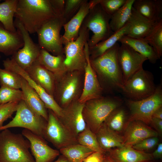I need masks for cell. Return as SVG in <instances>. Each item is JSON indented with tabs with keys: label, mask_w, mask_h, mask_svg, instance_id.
I'll return each instance as SVG.
<instances>
[{
	"label": "cell",
	"mask_w": 162,
	"mask_h": 162,
	"mask_svg": "<svg viewBox=\"0 0 162 162\" xmlns=\"http://www.w3.org/2000/svg\"><path fill=\"white\" fill-rule=\"evenodd\" d=\"M57 16L50 0H18L14 17L32 34Z\"/></svg>",
	"instance_id": "6da1fadb"
},
{
	"label": "cell",
	"mask_w": 162,
	"mask_h": 162,
	"mask_svg": "<svg viewBox=\"0 0 162 162\" xmlns=\"http://www.w3.org/2000/svg\"><path fill=\"white\" fill-rule=\"evenodd\" d=\"M119 46L117 43L102 55L90 59L97 76L112 88L122 90L124 83L118 58Z\"/></svg>",
	"instance_id": "7a4b0ae2"
},
{
	"label": "cell",
	"mask_w": 162,
	"mask_h": 162,
	"mask_svg": "<svg viewBox=\"0 0 162 162\" xmlns=\"http://www.w3.org/2000/svg\"><path fill=\"white\" fill-rule=\"evenodd\" d=\"M0 132V162H35L29 141L8 129Z\"/></svg>",
	"instance_id": "3957f363"
},
{
	"label": "cell",
	"mask_w": 162,
	"mask_h": 162,
	"mask_svg": "<svg viewBox=\"0 0 162 162\" xmlns=\"http://www.w3.org/2000/svg\"><path fill=\"white\" fill-rule=\"evenodd\" d=\"M117 97L93 99L86 101L82 115L87 127L95 134L110 114L118 109L121 100Z\"/></svg>",
	"instance_id": "277c9868"
},
{
	"label": "cell",
	"mask_w": 162,
	"mask_h": 162,
	"mask_svg": "<svg viewBox=\"0 0 162 162\" xmlns=\"http://www.w3.org/2000/svg\"><path fill=\"white\" fill-rule=\"evenodd\" d=\"M78 71H66L56 78L53 98L62 108L78 100L80 95L81 73Z\"/></svg>",
	"instance_id": "5b68a950"
},
{
	"label": "cell",
	"mask_w": 162,
	"mask_h": 162,
	"mask_svg": "<svg viewBox=\"0 0 162 162\" xmlns=\"http://www.w3.org/2000/svg\"><path fill=\"white\" fill-rule=\"evenodd\" d=\"M66 22L62 16H57L45 23L37 31L38 45L53 55H64V47L60 34Z\"/></svg>",
	"instance_id": "8992f818"
},
{
	"label": "cell",
	"mask_w": 162,
	"mask_h": 162,
	"mask_svg": "<svg viewBox=\"0 0 162 162\" xmlns=\"http://www.w3.org/2000/svg\"><path fill=\"white\" fill-rule=\"evenodd\" d=\"M111 17L99 4L90 10L82 24L93 33L88 42L89 47L106 40L113 33L110 25Z\"/></svg>",
	"instance_id": "52a82bcc"
},
{
	"label": "cell",
	"mask_w": 162,
	"mask_h": 162,
	"mask_svg": "<svg viewBox=\"0 0 162 162\" xmlns=\"http://www.w3.org/2000/svg\"><path fill=\"white\" fill-rule=\"evenodd\" d=\"M89 29L82 25L77 39L64 45V62L66 71H78L84 72L86 64L84 46L89 39Z\"/></svg>",
	"instance_id": "ba28073f"
},
{
	"label": "cell",
	"mask_w": 162,
	"mask_h": 162,
	"mask_svg": "<svg viewBox=\"0 0 162 162\" xmlns=\"http://www.w3.org/2000/svg\"><path fill=\"white\" fill-rule=\"evenodd\" d=\"M16 114L7 124L0 127V131L13 127H21L44 138L47 121L34 113L22 100L19 102Z\"/></svg>",
	"instance_id": "9c48e42d"
},
{
	"label": "cell",
	"mask_w": 162,
	"mask_h": 162,
	"mask_svg": "<svg viewBox=\"0 0 162 162\" xmlns=\"http://www.w3.org/2000/svg\"><path fill=\"white\" fill-rule=\"evenodd\" d=\"M156 88L152 73L142 67L124 83L122 91L129 99L139 100L152 95Z\"/></svg>",
	"instance_id": "30bf717a"
},
{
	"label": "cell",
	"mask_w": 162,
	"mask_h": 162,
	"mask_svg": "<svg viewBox=\"0 0 162 162\" xmlns=\"http://www.w3.org/2000/svg\"><path fill=\"white\" fill-rule=\"evenodd\" d=\"M126 102L130 112L129 122L139 121L146 124H151L154 113L162 106L161 87H157L154 92L146 98L139 100L128 99Z\"/></svg>",
	"instance_id": "8fae6325"
},
{
	"label": "cell",
	"mask_w": 162,
	"mask_h": 162,
	"mask_svg": "<svg viewBox=\"0 0 162 162\" xmlns=\"http://www.w3.org/2000/svg\"><path fill=\"white\" fill-rule=\"evenodd\" d=\"M48 111V118L44 138L59 150L78 143L77 137L63 124L52 110Z\"/></svg>",
	"instance_id": "7c38bea8"
},
{
	"label": "cell",
	"mask_w": 162,
	"mask_h": 162,
	"mask_svg": "<svg viewBox=\"0 0 162 162\" xmlns=\"http://www.w3.org/2000/svg\"><path fill=\"white\" fill-rule=\"evenodd\" d=\"M14 22L15 28L22 34L24 44L21 48L12 56L11 58L21 68L26 70L36 61L41 49L38 44L33 41L29 33L20 22L16 19Z\"/></svg>",
	"instance_id": "4fadbf2b"
},
{
	"label": "cell",
	"mask_w": 162,
	"mask_h": 162,
	"mask_svg": "<svg viewBox=\"0 0 162 162\" xmlns=\"http://www.w3.org/2000/svg\"><path fill=\"white\" fill-rule=\"evenodd\" d=\"M118 58L124 83L142 67L147 58L128 45L121 44L118 51Z\"/></svg>",
	"instance_id": "5bb4252c"
},
{
	"label": "cell",
	"mask_w": 162,
	"mask_h": 162,
	"mask_svg": "<svg viewBox=\"0 0 162 162\" xmlns=\"http://www.w3.org/2000/svg\"><path fill=\"white\" fill-rule=\"evenodd\" d=\"M89 48L88 42H86L84 46L86 64L84 70V85L81 94L78 100L82 103H85L91 99L102 97L103 88L90 62Z\"/></svg>",
	"instance_id": "9a60e30c"
},
{
	"label": "cell",
	"mask_w": 162,
	"mask_h": 162,
	"mask_svg": "<svg viewBox=\"0 0 162 162\" xmlns=\"http://www.w3.org/2000/svg\"><path fill=\"white\" fill-rule=\"evenodd\" d=\"M3 64L4 69L16 72L26 80L38 93L46 109L52 110L57 115L60 114L62 108L54 98L36 83L30 77L27 72L19 66L12 58H7L4 60Z\"/></svg>",
	"instance_id": "2e32d148"
},
{
	"label": "cell",
	"mask_w": 162,
	"mask_h": 162,
	"mask_svg": "<svg viewBox=\"0 0 162 162\" xmlns=\"http://www.w3.org/2000/svg\"><path fill=\"white\" fill-rule=\"evenodd\" d=\"M84 104L78 100L72 102L62 108L61 116L58 117L63 124L77 137L87 127L82 112Z\"/></svg>",
	"instance_id": "e0dca14e"
},
{
	"label": "cell",
	"mask_w": 162,
	"mask_h": 162,
	"mask_svg": "<svg viewBox=\"0 0 162 162\" xmlns=\"http://www.w3.org/2000/svg\"><path fill=\"white\" fill-rule=\"evenodd\" d=\"M22 134L30 142L35 162H52L59 155V151L48 146L43 137L25 129L22 130Z\"/></svg>",
	"instance_id": "ac0fdd59"
},
{
	"label": "cell",
	"mask_w": 162,
	"mask_h": 162,
	"mask_svg": "<svg viewBox=\"0 0 162 162\" xmlns=\"http://www.w3.org/2000/svg\"><path fill=\"white\" fill-rule=\"evenodd\" d=\"M91 9L89 1L84 0L77 13L63 25L64 32L63 35L61 36L63 45H64L77 39L83 21Z\"/></svg>",
	"instance_id": "d6986e66"
},
{
	"label": "cell",
	"mask_w": 162,
	"mask_h": 162,
	"mask_svg": "<svg viewBox=\"0 0 162 162\" xmlns=\"http://www.w3.org/2000/svg\"><path fill=\"white\" fill-rule=\"evenodd\" d=\"M105 154L115 162H146L153 159L151 154L136 150L129 146L111 149Z\"/></svg>",
	"instance_id": "ffe728a7"
},
{
	"label": "cell",
	"mask_w": 162,
	"mask_h": 162,
	"mask_svg": "<svg viewBox=\"0 0 162 162\" xmlns=\"http://www.w3.org/2000/svg\"><path fill=\"white\" fill-rule=\"evenodd\" d=\"M130 122L123 136L124 146H132L145 139L158 135V132L141 121Z\"/></svg>",
	"instance_id": "44dd1931"
},
{
	"label": "cell",
	"mask_w": 162,
	"mask_h": 162,
	"mask_svg": "<svg viewBox=\"0 0 162 162\" xmlns=\"http://www.w3.org/2000/svg\"><path fill=\"white\" fill-rule=\"evenodd\" d=\"M30 77L53 97L56 84L54 74L36 62L25 70Z\"/></svg>",
	"instance_id": "7402d4cb"
},
{
	"label": "cell",
	"mask_w": 162,
	"mask_h": 162,
	"mask_svg": "<svg viewBox=\"0 0 162 162\" xmlns=\"http://www.w3.org/2000/svg\"><path fill=\"white\" fill-rule=\"evenodd\" d=\"M23 44L22 36L18 30L15 32L9 31L0 22V52L7 56H12Z\"/></svg>",
	"instance_id": "603a6c76"
},
{
	"label": "cell",
	"mask_w": 162,
	"mask_h": 162,
	"mask_svg": "<svg viewBox=\"0 0 162 162\" xmlns=\"http://www.w3.org/2000/svg\"><path fill=\"white\" fill-rule=\"evenodd\" d=\"M127 22L130 25V28L128 34L126 36L139 39L145 37L156 23L140 14L133 7Z\"/></svg>",
	"instance_id": "cb8c5ba5"
},
{
	"label": "cell",
	"mask_w": 162,
	"mask_h": 162,
	"mask_svg": "<svg viewBox=\"0 0 162 162\" xmlns=\"http://www.w3.org/2000/svg\"><path fill=\"white\" fill-rule=\"evenodd\" d=\"M21 89L23 94V100L26 105L33 112L47 121L48 111L44 104L35 91L22 77Z\"/></svg>",
	"instance_id": "d4e9b609"
},
{
	"label": "cell",
	"mask_w": 162,
	"mask_h": 162,
	"mask_svg": "<svg viewBox=\"0 0 162 162\" xmlns=\"http://www.w3.org/2000/svg\"><path fill=\"white\" fill-rule=\"evenodd\" d=\"M133 7L140 14L153 22L162 20V0H135Z\"/></svg>",
	"instance_id": "484cf974"
},
{
	"label": "cell",
	"mask_w": 162,
	"mask_h": 162,
	"mask_svg": "<svg viewBox=\"0 0 162 162\" xmlns=\"http://www.w3.org/2000/svg\"><path fill=\"white\" fill-rule=\"evenodd\" d=\"M95 135L100 147L105 152L124 146L123 136L110 129L104 123Z\"/></svg>",
	"instance_id": "4316f807"
},
{
	"label": "cell",
	"mask_w": 162,
	"mask_h": 162,
	"mask_svg": "<svg viewBox=\"0 0 162 162\" xmlns=\"http://www.w3.org/2000/svg\"><path fill=\"white\" fill-rule=\"evenodd\" d=\"M64 56H54L46 50L41 49L40 54L36 61L52 73L55 78L66 72L64 64Z\"/></svg>",
	"instance_id": "83f0119b"
},
{
	"label": "cell",
	"mask_w": 162,
	"mask_h": 162,
	"mask_svg": "<svg viewBox=\"0 0 162 162\" xmlns=\"http://www.w3.org/2000/svg\"><path fill=\"white\" fill-rule=\"evenodd\" d=\"M130 25L128 22L121 29L114 32L109 38L94 46L89 48L90 59L99 56L113 47L119 40L128 33Z\"/></svg>",
	"instance_id": "f1b7e54d"
},
{
	"label": "cell",
	"mask_w": 162,
	"mask_h": 162,
	"mask_svg": "<svg viewBox=\"0 0 162 162\" xmlns=\"http://www.w3.org/2000/svg\"><path fill=\"white\" fill-rule=\"evenodd\" d=\"M118 42L128 45L136 52L146 57L151 63H155L160 59L154 48L143 38H134L125 35Z\"/></svg>",
	"instance_id": "f546056e"
},
{
	"label": "cell",
	"mask_w": 162,
	"mask_h": 162,
	"mask_svg": "<svg viewBox=\"0 0 162 162\" xmlns=\"http://www.w3.org/2000/svg\"><path fill=\"white\" fill-rule=\"evenodd\" d=\"M18 0H6L0 3V22L7 30L16 31L13 18L16 13Z\"/></svg>",
	"instance_id": "4dcf8cb0"
},
{
	"label": "cell",
	"mask_w": 162,
	"mask_h": 162,
	"mask_svg": "<svg viewBox=\"0 0 162 162\" xmlns=\"http://www.w3.org/2000/svg\"><path fill=\"white\" fill-rule=\"evenodd\" d=\"M135 0H127L125 4L111 16L110 27L113 32H117L127 23L130 16Z\"/></svg>",
	"instance_id": "1f68e13d"
},
{
	"label": "cell",
	"mask_w": 162,
	"mask_h": 162,
	"mask_svg": "<svg viewBox=\"0 0 162 162\" xmlns=\"http://www.w3.org/2000/svg\"><path fill=\"white\" fill-rule=\"evenodd\" d=\"M59 152L69 162H82L94 152L86 147L77 143L61 149Z\"/></svg>",
	"instance_id": "d6a6232c"
},
{
	"label": "cell",
	"mask_w": 162,
	"mask_h": 162,
	"mask_svg": "<svg viewBox=\"0 0 162 162\" xmlns=\"http://www.w3.org/2000/svg\"><path fill=\"white\" fill-rule=\"evenodd\" d=\"M143 39L154 48L160 58L162 56V20L156 23Z\"/></svg>",
	"instance_id": "836d02e7"
},
{
	"label": "cell",
	"mask_w": 162,
	"mask_h": 162,
	"mask_svg": "<svg viewBox=\"0 0 162 162\" xmlns=\"http://www.w3.org/2000/svg\"><path fill=\"white\" fill-rule=\"evenodd\" d=\"M77 140L78 144L94 152L105 153L100 147L95 134L87 127L78 135Z\"/></svg>",
	"instance_id": "e575fe53"
},
{
	"label": "cell",
	"mask_w": 162,
	"mask_h": 162,
	"mask_svg": "<svg viewBox=\"0 0 162 162\" xmlns=\"http://www.w3.org/2000/svg\"><path fill=\"white\" fill-rule=\"evenodd\" d=\"M22 80V77L16 72L0 68L1 86L19 89L21 88Z\"/></svg>",
	"instance_id": "d590c367"
},
{
	"label": "cell",
	"mask_w": 162,
	"mask_h": 162,
	"mask_svg": "<svg viewBox=\"0 0 162 162\" xmlns=\"http://www.w3.org/2000/svg\"><path fill=\"white\" fill-rule=\"evenodd\" d=\"M125 117V111L117 109L110 114L104 123L110 129L117 133L122 130Z\"/></svg>",
	"instance_id": "8d00e7d4"
},
{
	"label": "cell",
	"mask_w": 162,
	"mask_h": 162,
	"mask_svg": "<svg viewBox=\"0 0 162 162\" xmlns=\"http://www.w3.org/2000/svg\"><path fill=\"white\" fill-rule=\"evenodd\" d=\"M23 99V94L21 90L1 86L0 104L10 102H19Z\"/></svg>",
	"instance_id": "74e56055"
},
{
	"label": "cell",
	"mask_w": 162,
	"mask_h": 162,
	"mask_svg": "<svg viewBox=\"0 0 162 162\" xmlns=\"http://www.w3.org/2000/svg\"><path fill=\"white\" fill-rule=\"evenodd\" d=\"M84 0H65L63 17L66 23L78 10Z\"/></svg>",
	"instance_id": "f35d334b"
},
{
	"label": "cell",
	"mask_w": 162,
	"mask_h": 162,
	"mask_svg": "<svg viewBox=\"0 0 162 162\" xmlns=\"http://www.w3.org/2000/svg\"><path fill=\"white\" fill-rule=\"evenodd\" d=\"M19 102H10L0 104V127L3 126L4 122L11 117L16 112Z\"/></svg>",
	"instance_id": "ab89813d"
},
{
	"label": "cell",
	"mask_w": 162,
	"mask_h": 162,
	"mask_svg": "<svg viewBox=\"0 0 162 162\" xmlns=\"http://www.w3.org/2000/svg\"><path fill=\"white\" fill-rule=\"evenodd\" d=\"M127 0H100L99 4L103 10L111 16L122 6Z\"/></svg>",
	"instance_id": "60d3db41"
},
{
	"label": "cell",
	"mask_w": 162,
	"mask_h": 162,
	"mask_svg": "<svg viewBox=\"0 0 162 162\" xmlns=\"http://www.w3.org/2000/svg\"><path fill=\"white\" fill-rule=\"evenodd\" d=\"M159 139L157 136L145 139L132 146V147L136 150L144 152L151 149L158 143Z\"/></svg>",
	"instance_id": "b9f144b4"
},
{
	"label": "cell",
	"mask_w": 162,
	"mask_h": 162,
	"mask_svg": "<svg viewBox=\"0 0 162 162\" xmlns=\"http://www.w3.org/2000/svg\"><path fill=\"white\" fill-rule=\"evenodd\" d=\"M56 14L58 16H63L64 6V0H50Z\"/></svg>",
	"instance_id": "7bdbcfd3"
},
{
	"label": "cell",
	"mask_w": 162,
	"mask_h": 162,
	"mask_svg": "<svg viewBox=\"0 0 162 162\" xmlns=\"http://www.w3.org/2000/svg\"><path fill=\"white\" fill-rule=\"evenodd\" d=\"M105 153L94 152L86 158L82 162H103Z\"/></svg>",
	"instance_id": "ee69618b"
},
{
	"label": "cell",
	"mask_w": 162,
	"mask_h": 162,
	"mask_svg": "<svg viewBox=\"0 0 162 162\" xmlns=\"http://www.w3.org/2000/svg\"><path fill=\"white\" fill-rule=\"evenodd\" d=\"M151 124H152L156 130L160 133L162 132V120L152 118Z\"/></svg>",
	"instance_id": "f6af8a7d"
},
{
	"label": "cell",
	"mask_w": 162,
	"mask_h": 162,
	"mask_svg": "<svg viewBox=\"0 0 162 162\" xmlns=\"http://www.w3.org/2000/svg\"><path fill=\"white\" fill-rule=\"evenodd\" d=\"M153 159H161L162 157V144L160 143L158 145L157 148L151 154Z\"/></svg>",
	"instance_id": "bcb514c9"
},
{
	"label": "cell",
	"mask_w": 162,
	"mask_h": 162,
	"mask_svg": "<svg viewBox=\"0 0 162 162\" xmlns=\"http://www.w3.org/2000/svg\"><path fill=\"white\" fill-rule=\"evenodd\" d=\"M152 118L162 120V106L157 109L154 113Z\"/></svg>",
	"instance_id": "7dc6e473"
},
{
	"label": "cell",
	"mask_w": 162,
	"mask_h": 162,
	"mask_svg": "<svg viewBox=\"0 0 162 162\" xmlns=\"http://www.w3.org/2000/svg\"><path fill=\"white\" fill-rule=\"evenodd\" d=\"M54 162H69V161L65 157L62 155Z\"/></svg>",
	"instance_id": "c3c4849f"
},
{
	"label": "cell",
	"mask_w": 162,
	"mask_h": 162,
	"mask_svg": "<svg viewBox=\"0 0 162 162\" xmlns=\"http://www.w3.org/2000/svg\"><path fill=\"white\" fill-rule=\"evenodd\" d=\"M103 162H115L109 156L105 153L104 157Z\"/></svg>",
	"instance_id": "681fc988"
},
{
	"label": "cell",
	"mask_w": 162,
	"mask_h": 162,
	"mask_svg": "<svg viewBox=\"0 0 162 162\" xmlns=\"http://www.w3.org/2000/svg\"><path fill=\"white\" fill-rule=\"evenodd\" d=\"M146 162H151V161Z\"/></svg>",
	"instance_id": "f907efd6"
},
{
	"label": "cell",
	"mask_w": 162,
	"mask_h": 162,
	"mask_svg": "<svg viewBox=\"0 0 162 162\" xmlns=\"http://www.w3.org/2000/svg\"><path fill=\"white\" fill-rule=\"evenodd\" d=\"M1 57V56H0V58Z\"/></svg>",
	"instance_id": "816d5d0a"
},
{
	"label": "cell",
	"mask_w": 162,
	"mask_h": 162,
	"mask_svg": "<svg viewBox=\"0 0 162 162\" xmlns=\"http://www.w3.org/2000/svg\"><path fill=\"white\" fill-rule=\"evenodd\" d=\"M1 1V0H0V2Z\"/></svg>",
	"instance_id": "f5cc1de1"
}]
</instances>
